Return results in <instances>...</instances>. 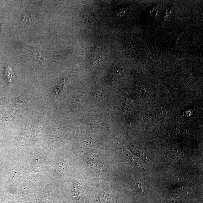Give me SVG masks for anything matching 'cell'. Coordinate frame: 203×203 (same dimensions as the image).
I'll list each match as a JSON object with an SVG mask.
<instances>
[{"mask_svg": "<svg viewBox=\"0 0 203 203\" xmlns=\"http://www.w3.org/2000/svg\"><path fill=\"white\" fill-rule=\"evenodd\" d=\"M120 153L122 155V156L123 158H124L125 160L128 161L130 163H132L137 166H139L138 164V160L137 158L136 157H134L133 155L130 154L128 151H126L125 149H120Z\"/></svg>", "mask_w": 203, "mask_h": 203, "instance_id": "cell-1", "label": "cell"}, {"mask_svg": "<svg viewBox=\"0 0 203 203\" xmlns=\"http://www.w3.org/2000/svg\"><path fill=\"white\" fill-rule=\"evenodd\" d=\"M73 187L75 192L77 193L80 197L84 192V185L83 183L79 180H77L74 182L73 184Z\"/></svg>", "mask_w": 203, "mask_h": 203, "instance_id": "cell-2", "label": "cell"}, {"mask_svg": "<svg viewBox=\"0 0 203 203\" xmlns=\"http://www.w3.org/2000/svg\"><path fill=\"white\" fill-rule=\"evenodd\" d=\"M88 166L89 169L96 174H99L102 170L101 165L98 162H94L93 161L90 162L89 163Z\"/></svg>", "mask_w": 203, "mask_h": 203, "instance_id": "cell-3", "label": "cell"}, {"mask_svg": "<svg viewBox=\"0 0 203 203\" xmlns=\"http://www.w3.org/2000/svg\"><path fill=\"white\" fill-rule=\"evenodd\" d=\"M133 184L134 187L136 190H137L138 192H143V189H145V186L143 185V184L139 181H135Z\"/></svg>", "mask_w": 203, "mask_h": 203, "instance_id": "cell-4", "label": "cell"}, {"mask_svg": "<svg viewBox=\"0 0 203 203\" xmlns=\"http://www.w3.org/2000/svg\"><path fill=\"white\" fill-rule=\"evenodd\" d=\"M98 119H93L91 118L88 119V120L87 121V122H88L89 123V124L90 125H97L98 126H102V125H104L102 123V121L100 120L99 119L98 121H97Z\"/></svg>", "mask_w": 203, "mask_h": 203, "instance_id": "cell-5", "label": "cell"}, {"mask_svg": "<svg viewBox=\"0 0 203 203\" xmlns=\"http://www.w3.org/2000/svg\"><path fill=\"white\" fill-rule=\"evenodd\" d=\"M6 75L8 80L11 83V79L13 78L14 74L12 70L9 67L6 68Z\"/></svg>", "mask_w": 203, "mask_h": 203, "instance_id": "cell-6", "label": "cell"}, {"mask_svg": "<svg viewBox=\"0 0 203 203\" xmlns=\"http://www.w3.org/2000/svg\"><path fill=\"white\" fill-rule=\"evenodd\" d=\"M32 15L30 14H25L24 16V18L23 20V22L24 24H28L29 23L28 22H30L31 21V19H32Z\"/></svg>", "mask_w": 203, "mask_h": 203, "instance_id": "cell-7", "label": "cell"}, {"mask_svg": "<svg viewBox=\"0 0 203 203\" xmlns=\"http://www.w3.org/2000/svg\"><path fill=\"white\" fill-rule=\"evenodd\" d=\"M90 13V14L93 18L96 21V22H97V23L99 25V24H101V23H100V22L99 21L98 19L97 18L96 16H95V15L93 14V13H91V12H89Z\"/></svg>", "mask_w": 203, "mask_h": 203, "instance_id": "cell-8", "label": "cell"}]
</instances>
